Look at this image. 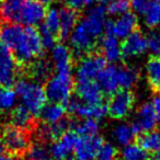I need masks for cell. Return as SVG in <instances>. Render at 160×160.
Masks as SVG:
<instances>
[{
    "label": "cell",
    "instance_id": "obj_42",
    "mask_svg": "<svg viewBox=\"0 0 160 160\" xmlns=\"http://www.w3.org/2000/svg\"><path fill=\"white\" fill-rule=\"evenodd\" d=\"M151 160H160V148L157 149V150L152 152V156H151Z\"/></svg>",
    "mask_w": 160,
    "mask_h": 160
},
{
    "label": "cell",
    "instance_id": "obj_44",
    "mask_svg": "<svg viewBox=\"0 0 160 160\" xmlns=\"http://www.w3.org/2000/svg\"><path fill=\"white\" fill-rule=\"evenodd\" d=\"M99 1H100L101 3H105V2H108L109 0H99Z\"/></svg>",
    "mask_w": 160,
    "mask_h": 160
},
{
    "label": "cell",
    "instance_id": "obj_24",
    "mask_svg": "<svg viewBox=\"0 0 160 160\" xmlns=\"http://www.w3.org/2000/svg\"><path fill=\"white\" fill-rule=\"evenodd\" d=\"M139 77V73L134 67L122 66L118 67L116 70V78H118V88L122 90H129L136 85Z\"/></svg>",
    "mask_w": 160,
    "mask_h": 160
},
{
    "label": "cell",
    "instance_id": "obj_39",
    "mask_svg": "<svg viewBox=\"0 0 160 160\" xmlns=\"http://www.w3.org/2000/svg\"><path fill=\"white\" fill-rule=\"evenodd\" d=\"M149 2L150 0H131V9H133L135 13L142 14Z\"/></svg>",
    "mask_w": 160,
    "mask_h": 160
},
{
    "label": "cell",
    "instance_id": "obj_11",
    "mask_svg": "<svg viewBox=\"0 0 160 160\" xmlns=\"http://www.w3.org/2000/svg\"><path fill=\"white\" fill-rule=\"evenodd\" d=\"M79 137L80 136L72 129H69L65 134H62V137L55 140L49 148L52 158L56 160L67 159L68 156L73 152V149L79 140Z\"/></svg>",
    "mask_w": 160,
    "mask_h": 160
},
{
    "label": "cell",
    "instance_id": "obj_15",
    "mask_svg": "<svg viewBox=\"0 0 160 160\" xmlns=\"http://www.w3.org/2000/svg\"><path fill=\"white\" fill-rule=\"evenodd\" d=\"M138 25V18L135 12L127 11L118 17L115 21H112V33L118 38L124 40L126 36L133 33Z\"/></svg>",
    "mask_w": 160,
    "mask_h": 160
},
{
    "label": "cell",
    "instance_id": "obj_12",
    "mask_svg": "<svg viewBox=\"0 0 160 160\" xmlns=\"http://www.w3.org/2000/svg\"><path fill=\"white\" fill-rule=\"evenodd\" d=\"M158 121L159 120H158L157 114L153 110L152 104L151 103H144L138 110L137 116L132 124V127H133L136 136H138L142 132L155 129L158 124Z\"/></svg>",
    "mask_w": 160,
    "mask_h": 160
},
{
    "label": "cell",
    "instance_id": "obj_1",
    "mask_svg": "<svg viewBox=\"0 0 160 160\" xmlns=\"http://www.w3.org/2000/svg\"><path fill=\"white\" fill-rule=\"evenodd\" d=\"M10 51L18 64L19 69L41 57L44 48L41 42L40 32L36 27H23L20 36Z\"/></svg>",
    "mask_w": 160,
    "mask_h": 160
},
{
    "label": "cell",
    "instance_id": "obj_38",
    "mask_svg": "<svg viewBox=\"0 0 160 160\" xmlns=\"http://www.w3.org/2000/svg\"><path fill=\"white\" fill-rule=\"evenodd\" d=\"M94 1L96 0H67V3H68V7L78 11V10H82L91 6Z\"/></svg>",
    "mask_w": 160,
    "mask_h": 160
},
{
    "label": "cell",
    "instance_id": "obj_47",
    "mask_svg": "<svg viewBox=\"0 0 160 160\" xmlns=\"http://www.w3.org/2000/svg\"><path fill=\"white\" fill-rule=\"evenodd\" d=\"M159 56H160V51H159Z\"/></svg>",
    "mask_w": 160,
    "mask_h": 160
},
{
    "label": "cell",
    "instance_id": "obj_32",
    "mask_svg": "<svg viewBox=\"0 0 160 160\" xmlns=\"http://www.w3.org/2000/svg\"><path fill=\"white\" fill-rule=\"evenodd\" d=\"M148 152L138 144H128L122 150V160H148Z\"/></svg>",
    "mask_w": 160,
    "mask_h": 160
},
{
    "label": "cell",
    "instance_id": "obj_29",
    "mask_svg": "<svg viewBox=\"0 0 160 160\" xmlns=\"http://www.w3.org/2000/svg\"><path fill=\"white\" fill-rule=\"evenodd\" d=\"M27 155L29 160H51L52 158L51 150L44 142H38L30 145Z\"/></svg>",
    "mask_w": 160,
    "mask_h": 160
},
{
    "label": "cell",
    "instance_id": "obj_2",
    "mask_svg": "<svg viewBox=\"0 0 160 160\" xmlns=\"http://www.w3.org/2000/svg\"><path fill=\"white\" fill-rule=\"evenodd\" d=\"M13 87L17 96L20 97L22 100L23 105L34 116L40 115L47 101L44 87L40 82L31 81L25 78L17 79Z\"/></svg>",
    "mask_w": 160,
    "mask_h": 160
},
{
    "label": "cell",
    "instance_id": "obj_27",
    "mask_svg": "<svg viewBox=\"0 0 160 160\" xmlns=\"http://www.w3.org/2000/svg\"><path fill=\"white\" fill-rule=\"evenodd\" d=\"M100 125L97 120L92 118H85L82 122L75 123L71 122V128L75 131L79 136H89V135H97L99 133Z\"/></svg>",
    "mask_w": 160,
    "mask_h": 160
},
{
    "label": "cell",
    "instance_id": "obj_28",
    "mask_svg": "<svg viewBox=\"0 0 160 160\" xmlns=\"http://www.w3.org/2000/svg\"><path fill=\"white\" fill-rule=\"evenodd\" d=\"M113 137L118 142V144L126 146L133 142L134 138L136 137V134L132 127V124H120L114 128Z\"/></svg>",
    "mask_w": 160,
    "mask_h": 160
},
{
    "label": "cell",
    "instance_id": "obj_17",
    "mask_svg": "<svg viewBox=\"0 0 160 160\" xmlns=\"http://www.w3.org/2000/svg\"><path fill=\"white\" fill-rule=\"evenodd\" d=\"M24 69L25 73L30 79L36 82H43L46 81L49 77L52 76V65L48 60L44 59V58H36L32 62L28 64L27 66L21 67L19 70Z\"/></svg>",
    "mask_w": 160,
    "mask_h": 160
},
{
    "label": "cell",
    "instance_id": "obj_16",
    "mask_svg": "<svg viewBox=\"0 0 160 160\" xmlns=\"http://www.w3.org/2000/svg\"><path fill=\"white\" fill-rule=\"evenodd\" d=\"M76 92L78 98L86 103H100L103 100V92L97 80L77 81Z\"/></svg>",
    "mask_w": 160,
    "mask_h": 160
},
{
    "label": "cell",
    "instance_id": "obj_35",
    "mask_svg": "<svg viewBox=\"0 0 160 160\" xmlns=\"http://www.w3.org/2000/svg\"><path fill=\"white\" fill-rule=\"evenodd\" d=\"M96 160H118V150L112 144H104L97 153Z\"/></svg>",
    "mask_w": 160,
    "mask_h": 160
},
{
    "label": "cell",
    "instance_id": "obj_37",
    "mask_svg": "<svg viewBox=\"0 0 160 160\" xmlns=\"http://www.w3.org/2000/svg\"><path fill=\"white\" fill-rule=\"evenodd\" d=\"M147 49L152 54H159L160 51V34L157 32H150L146 36Z\"/></svg>",
    "mask_w": 160,
    "mask_h": 160
},
{
    "label": "cell",
    "instance_id": "obj_3",
    "mask_svg": "<svg viewBox=\"0 0 160 160\" xmlns=\"http://www.w3.org/2000/svg\"><path fill=\"white\" fill-rule=\"evenodd\" d=\"M0 140L5 147L6 152L17 157L25 155L29 146L31 145L29 131L17 127L12 124L0 127Z\"/></svg>",
    "mask_w": 160,
    "mask_h": 160
},
{
    "label": "cell",
    "instance_id": "obj_8",
    "mask_svg": "<svg viewBox=\"0 0 160 160\" xmlns=\"http://www.w3.org/2000/svg\"><path fill=\"white\" fill-rule=\"evenodd\" d=\"M135 97L129 90H122L116 91L111 96L108 107V114L115 120L125 118L133 109Z\"/></svg>",
    "mask_w": 160,
    "mask_h": 160
},
{
    "label": "cell",
    "instance_id": "obj_34",
    "mask_svg": "<svg viewBox=\"0 0 160 160\" xmlns=\"http://www.w3.org/2000/svg\"><path fill=\"white\" fill-rule=\"evenodd\" d=\"M131 9V0H109L105 8L107 13L113 17H118Z\"/></svg>",
    "mask_w": 160,
    "mask_h": 160
},
{
    "label": "cell",
    "instance_id": "obj_13",
    "mask_svg": "<svg viewBox=\"0 0 160 160\" xmlns=\"http://www.w3.org/2000/svg\"><path fill=\"white\" fill-rule=\"evenodd\" d=\"M122 57L132 58L140 56L147 51V41L146 36L140 31H135L124 38L122 45Z\"/></svg>",
    "mask_w": 160,
    "mask_h": 160
},
{
    "label": "cell",
    "instance_id": "obj_20",
    "mask_svg": "<svg viewBox=\"0 0 160 160\" xmlns=\"http://www.w3.org/2000/svg\"><path fill=\"white\" fill-rule=\"evenodd\" d=\"M101 51L107 62H116L122 58L121 44L118 38L113 34H104V36L101 38Z\"/></svg>",
    "mask_w": 160,
    "mask_h": 160
},
{
    "label": "cell",
    "instance_id": "obj_23",
    "mask_svg": "<svg viewBox=\"0 0 160 160\" xmlns=\"http://www.w3.org/2000/svg\"><path fill=\"white\" fill-rule=\"evenodd\" d=\"M65 115H66V109L64 104L51 102L44 105L38 116H41L42 121L46 124H53L65 118Z\"/></svg>",
    "mask_w": 160,
    "mask_h": 160
},
{
    "label": "cell",
    "instance_id": "obj_45",
    "mask_svg": "<svg viewBox=\"0 0 160 160\" xmlns=\"http://www.w3.org/2000/svg\"><path fill=\"white\" fill-rule=\"evenodd\" d=\"M153 1H156V2L159 3V5H160V0H153Z\"/></svg>",
    "mask_w": 160,
    "mask_h": 160
},
{
    "label": "cell",
    "instance_id": "obj_5",
    "mask_svg": "<svg viewBox=\"0 0 160 160\" xmlns=\"http://www.w3.org/2000/svg\"><path fill=\"white\" fill-rule=\"evenodd\" d=\"M66 112L75 114L80 118H92V120H101L108 115L107 104L100 103H86L80 99L70 98L64 103Z\"/></svg>",
    "mask_w": 160,
    "mask_h": 160
},
{
    "label": "cell",
    "instance_id": "obj_26",
    "mask_svg": "<svg viewBox=\"0 0 160 160\" xmlns=\"http://www.w3.org/2000/svg\"><path fill=\"white\" fill-rule=\"evenodd\" d=\"M147 79L150 87L160 92V58L151 57L146 65Z\"/></svg>",
    "mask_w": 160,
    "mask_h": 160
},
{
    "label": "cell",
    "instance_id": "obj_30",
    "mask_svg": "<svg viewBox=\"0 0 160 160\" xmlns=\"http://www.w3.org/2000/svg\"><path fill=\"white\" fill-rule=\"evenodd\" d=\"M144 16V22L150 29H155V28L160 25V5L157 3L156 1H150L148 7L146 8L145 12L142 13Z\"/></svg>",
    "mask_w": 160,
    "mask_h": 160
},
{
    "label": "cell",
    "instance_id": "obj_43",
    "mask_svg": "<svg viewBox=\"0 0 160 160\" xmlns=\"http://www.w3.org/2000/svg\"><path fill=\"white\" fill-rule=\"evenodd\" d=\"M38 1H40V2L43 3V5H51V3L55 2V1H57V0H38Z\"/></svg>",
    "mask_w": 160,
    "mask_h": 160
},
{
    "label": "cell",
    "instance_id": "obj_21",
    "mask_svg": "<svg viewBox=\"0 0 160 160\" xmlns=\"http://www.w3.org/2000/svg\"><path fill=\"white\" fill-rule=\"evenodd\" d=\"M34 118L35 116L24 105L13 107L12 111L10 112V123L14 126L25 129V131H30L33 128Z\"/></svg>",
    "mask_w": 160,
    "mask_h": 160
},
{
    "label": "cell",
    "instance_id": "obj_33",
    "mask_svg": "<svg viewBox=\"0 0 160 160\" xmlns=\"http://www.w3.org/2000/svg\"><path fill=\"white\" fill-rule=\"evenodd\" d=\"M17 101V93L10 87L0 86V111H7L14 107Z\"/></svg>",
    "mask_w": 160,
    "mask_h": 160
},
{
    "label": "cell",
    "instance_id": "obj_40",
    "mask_svg": "<svg viewBox=\"0 0 160 160\" xmlns=\"http://www.w3.org/2000/svg\"><path fill=\"white\" fill-rule=\"evenodd\" d=\"M151 104H152V108L155 110L156 114L158 116V120L160 118V92H158L155 97H153L152 101H151Z\"/></svg>",
    "mask_w": 160,
    "mask_h": 160
},
{
    "label": "cell",
    "instance_id": "obj_25",
    "mask_svg": "<svg viewBox=\"0 0 160 160\" xmlns=\"http://www.w3.org/2000/svg\"><path fill=\"white\" fill-rule=\"evenodd\" d=\"M138 145L147 152L156 151L160 148V132L151 129V131L142 132L138 135Z\"/></svg>",
    "mask_w": 160,
    "mask_h": 160
},
{
    "label": "cell",
    "instance_id": "obj_19",
    "mask_svg": "<svg viewBox=\"0 0 160 160\" xmlns=\"http://www.w3.org/2000/svg\"><path fill=\"white\" fill-rule=\"evenodd\" d=\"M58 11H59L60 20L58 36L62 40H67L69 38V35H70V33L72 32V30L75 29L76 24L78 23L79 16H78L77 10L72 9L70 7H64L60 10H58Z\"/></svg>",
    "mask_w": 160,
    "mask_h": 160
},
{
    "label": "cell",
    "instance_id": "obj_6",
    "mask_svg": "<svg viewBox=\"0 0 160 160\" xmlns=\"http://www.w3.org/2000/svg\"><path fill=\"white\" fill-rule=\"evenodd\" d=\"M107 66V60L102 54L89 53L79 62L76 71L77 81L97 80L101 71Z\"/></svg>",
    "mask_w": 160,
    "mask_h": 160
},
{
    "label": "cell",
    "instance_id": "obj_7",
    "mask_svg": "<svg viewBox=\"0 0 160 160\" xmlns=\"http://www.w3.org/2000/svg\"><path fill=\"white\" fill-rule=\"evenodd\" d=\"M19 72V66L11 51L0 42V86L11 88L18 79Z\"/></svg>",
    "mask_w": 160,
    "mask_h": 160
},
{
    "label": "cell",
    "instance_id": "obj_22",
    "mask_svg": "<svg viewBox=\"0 0 160 160\" xmlns=\"http://www.w3.org/2000/svg\"><path fill=\"white\" fill-rule=\"evenodd\" d=\"M71 128V122L66 118H62V121L53 124H46L43 126L40 131L41 140H57L59 137H62V134H65L67 131Z\"/></svg>",
    "mask_w": 160,
    "mask_h": 160
},
{
    "label": "cell",
    "instance_id": "obj_9",
    "mask_svg": "<svg viewBox=\"0 0 160 160\" xmlns=\"http://www.w3.org/2000/svg\"><path fill=\"white\" fill-rule=\"evenodd\" d=\"M46 7L38 0H24L20 10L19 23L27 27H38L43 22Z\"/></svg>",
    "mask_w": 160,
    "mask_h": 160
},
{
    "label": "cell",
    "instance_id": "obj_31",
    "mask_svg": "<svg viewBox=\"0 0 160 160\" xmlns=\"http://www.w3.org/2000/svg\"><path fill=\"white\" fill-rule=\"evenodd\" d=\"M40 25H42L43 28H45V29L48 30L49 32H52V33L55 34L56 36H58V33H59V25H60L59 11H58L57 9H55V8H51L49 10H46L45 18Z\"/></svg>",
    "mask_w": 160,
    "mask_h": 160
},
{
    "label": "cell",
    "instance_id": "obj_41",
    "mask_svg": "<svg viewBox=\"0 0 160 160\" xmlns=\"http://www.w3.org/2000/svg\"><path fill=\"white\" fill-rule=\"evenodd\" d=\"M0 160H19V157L10 155L8 152H2L0 153Z\"/></svg>",
    "mask_w": 160,
    "mask_h": 160
},
{
    "label": "cell",
    "instance_id": "obj_14",
    "mask_svg": "<svg viewBox=\"0 0 160 160\" xmlns=\"http://www.w3.org/2000/svg\"><path fill=\"white\" fill-rule=\"evenodd\" d=\"M52 60L57 72H71L72 52L64 43H56L52 47Z\"/></svg>",
    "mask_w": 160,
    "mask_h": 160
},
{
    "label": "cell",
    "instance_id": "obj_10",
    "mask_svg": "<svg viewBox=\"0 0 160 160\" xmlns=\"http://www.w3.org/2000/svg\"><path fill=\"white\" fill-rule=\"evenodd\" d=\"M102 137L97 135L80 136L75 149V158L77 160H96L97 153L103 145Z\"/></svg>",
    "mask_w": 160,
    "mask_h": 160
},
{
    "label": "cell",
    "instance_id": "obj_46",
    "mask_svg": "<svg viewBox=\"0 0 160 160\" xmlns=\"http://www.w3.org/2000/svg\"><path fill=\"white\" fill-rule=\"evenodd\" d=\"M2 1H3V0H0V5H1V2H2Z\"/></svg>",
    "mask_w": 160,
    "mask_h": 160
},
{
    "label": "cell",
    "instance_id": "obj_36",
    "mask_svg": "<svg viewBox=\"0 0 160 160\" xmlns=\"http://www.w3.org/2000/svg\"><path fill=\"white\" fill-rule=\"evenodd\" d=\"M40 36H41V42H42V46L44 49H51L54 45L56 44V38L57 36L55 34H53L52 32H49L48 30H46L45 28H43L41 25L40 30Z\"/></svg>",
    "mask_w": 160,
    "mask_h": 160
},
{
    "label": "cell",
    "instance_id": "obj_4",
    "mask_svg": "<svg viewBox=\"0 0 160 160\" xmlns=\"http://www.w3.org/2000/svg\"><path fill=\"white\" fill-rule=\"evenodd\" d=\"M44 89L47 100L64 104L71 98L75 89L72 75L71 72H56L46 80Z\"/></svg>",
    "mask_w": 160,
    "mask_h": 160
},
{
    "label": "cell",
    "instance_id": "obj_48",
    "mask_svg": "<svg viewBox=\"0 0 160 160\" xmlns=\"http://www.w3.org/2000/svg\"><path fill=\"white\" fill-rule=\"evenodd\" d=\"M159 121H160V118H159Z\"/></svg>",
    "mask_w": 160,
    "mask_h": 160
},
{
    "label": "cell",
    "instance_id": "obj_18",
    "mask_svg": "<svg viewBox=\"0 0 160 160\" xmlns=\"http://www.w3.org/2000/svg\"><path fill=\"white\" fill-rule=\"evenodd\" d=\"M116 70H118L116 66H114V65L108 66L107 65L97 79L103 94H105V96H112L118 90Z\"/></svg>",
    "mask_w": 160,
    "mask_h": 160
}]
</instances>
